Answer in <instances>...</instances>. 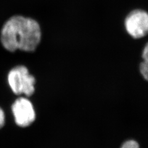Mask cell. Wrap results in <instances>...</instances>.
Segmentation results:
<instances>
[{"mask_svg": "<svg viewBox=\"0 0 148 148\" xmlns=\"http://www.w3.org/2000/svg\"><path fill=\"white\" fill-rule=\"evenodd\" d=\"M8 84L14 93L29 97L35 91L36 79L25 66H17L9 72Z\"/></svg>", "mask_w": 148, "mask_h": 148, "instance_id": "2", "label": "cell"}, {"mask_svg": "<svg viewBox=\"0 0 148 148\" xmlns=\"http://www.w3.org/2000/svg\"><path fill=\"white\" fill-rule=\"evenodd\" d=\"M124 26L133 38L140 39L146 36L148 32L147 12L141 9L132 10L125 18Z\"/></svg>", "mask_w": 148, "mask_h": 148, "instance_id": "3", "label": "cell"}, {"mask_svg": "<svg viewBox=\"0 0 148 148\" xmlns=\"http://www.w3.org/2000/svg\"><path fill=\"white\" fill-rule=\"evenodd\" d=\"M120 148H140V146L136 141L129 140L125 141Z\"/></svg>", "mask_w": 148, "mask_h": 148, "instance_id": "6", "label": "cell"}, {"mask_svg": "<svg viewBox=\"0 0 148 148\" xmlns=\"http://www.w3.org/2000/svg\"><path fill=\"white\" fill-rule=\"evenodd\" d=\"M143 61L140 63L139 69L143 77L145 80L148 78V58H143Z\"/></svg>", "mask_w": 148, "mask_h": 148, "instance_id": "5", "label": "cell"}, {"mask_svg": "<svg viewBox=\"0 0 148 148\" xmlns=\"http://www.w3.org/2000/svg\"><path fill=\"white\" fill-rule=\"evenodd\" d=\"M42 38L39 23L31 17L21 15L11 17L3 24L0 32V41L9 52L17 50L34 52Z\"/></svg>", "mask_w": 148, "mask_h": 148, "instance_id": "1", "label": "cell"}, {"mask_svg": "<svg viewBox=\"0 0 148 148\" xmlns=\"http://www.w3.org/2000/svg\"><path fill=\"white\" fill-rule=\"evenodd\" d=\"M5 124V114L1 108H0V129Z\"/></svg>", "mask_w": 148, "mask_h": 148, "instance_id": "7", "label": "cell"}, {"mask_svg": "<svg viewBox=\"0 0 148 148\" xmlns=\"http://www.w3.org/2000/svg\"><path fill=\"white\" fill-rule=\"evenodd\" d=\"M12 112L18 126L27 127L36 119V112L32 102L25 97L17 99L12 106Z\"/></svg>", "mask_w": 148, "mask_h": 148, "instance_id": "4", "label": "cell"}]
</instances>
